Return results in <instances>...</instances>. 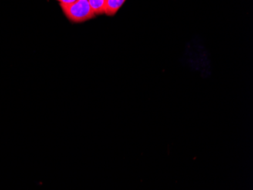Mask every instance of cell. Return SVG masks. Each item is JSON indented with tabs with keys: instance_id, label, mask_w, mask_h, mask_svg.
Returning <instances> with one entry per match:
<instances>
[{
	"instance_id": "1",
	"label": "cell",
	"mask_w": 253,
	"mask_h": 190,
	"mask_svg": "<svg viewBox=\"0 0 253 190\" xmlns=\"http://www.w3.org/2000/svg\"><path fill=\"white\" fill-rule=\"evenodd\" d=\"M60 6L66 18L73 23H82L96 16L88 0H78L68 5L60 4Z\"/></svg>"
},
{
	"instance_id": "2",
	"label": "cell",
	"mask_w": 253,
	"mask_h": 190,
	"mask_svg": "<svg viewBox=\"0 0 253 190\" xmlns=\"http://www.w3.org/2000/svg\"><path fill=\"white\" fill-rule=\"evenodd\" d=\"M126 0H106L105 14L108 16H113L117 13Z\"/></svg>"
},
{
	"instance_id": "3",
	"label": "cell",
	"mask_w": 253,
	"mask_h": 190,
	"mask_svg": "<svg viewBox=\"0 0 253 190\" xmlns=\"http://www.w3.org/2000/svg\"><path fill=\"white\" fill-rule=\"evenodd\" d=\"M88 2L95 15L105 14L106 0H88Z\"/></svg>"
},
{
	"instance_id": "4",
	"label": "cell",
	"mask_w": 253,
	"mask_h": 190,
	"mask_svg": "<svg viewBox=\"0 0 253 190\" xmlns=\"http://www.w3.org/2000/svg\"><path fill=\"white\" fill-rule=\"evenodd\" d=\"M57 1H59L60 4H67L68 5V4L74 3L78 0H57Z\"/></svg>"
}]
</instances>
